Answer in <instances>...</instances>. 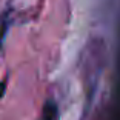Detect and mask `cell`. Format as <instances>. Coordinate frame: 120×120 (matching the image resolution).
Returning <instances> with one entry per match:
<instances>
[{"mask_svg": "<svg viewBox=\"0 0 120 120\" xmlns=\"http://www.w3.org/2000/svg\"><path fill=\"white\" fill-rule=\"evenodd\" d=\"M3 92H5V83L2 82V83H0V97L3 95Z\"/></svg>", "mask_w": 120, "mask_h": 120, "instance_id": "cell-1", "label": "cell"}]
</instances>
